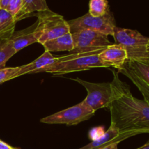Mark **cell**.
Instances as JSON below:
<instances>
[{
	"mask_svg": "<svg viewBox=\"0 0 149 149\" xmlns=\"http://www.w3.org/2000/svg\"><path fill=\"white\" fill-rule=\"evenodd\" d=\"M118 143H113L109 144L104 147H102L100 149H118Z\"/></svg>",
	"mask_w": 149,
	"mask_h": 149,
	"instance_id": "obj_23",
	"label": "cell"
},
{
	"mask_svg": "<svg viewBox=\"0 0 149 149\" xmlns=\"http://www.w3.org/2000/svg\"><path fill=\"white\" fill-rule=\"evenodd\" d=\"M125 65L149 85V59L146 61H127Z\"/></svg>",
	"mask_w": 149,
	"mask_h": 149,
	"instance_id": "obj_16",
	"label": "cell"
},
{
	"mask_svg": "<svg viewBox=\"0 0 149 149\" xmlns=\"http://www.w3.org/2000/svg\"><path fill=\"white\" fill-rule=\"evenodd\" d=\"M36 26V23H35L27 29L14 32L10 39L16 52H19L27 46L37 42V39L34 33Z\"/></svg>",
	"mask_w": 149,
	"mask_h": 149,
	"instance_id": "obj_11",
	"label": "cell"
},
{
	"mask_svg": "<svg viewBox=\"0 0 149 149\" xmlns=\"http://www.w3.org/2000/svg\"><path fill=\"white\" fill-rule=\"evenodd\" d=\"M37 20L34 33L38 43L43 45L47 41L58 38L70 32L68 21L63 16L49 9L36 13Z\"/></svg>",
	"mask_w": 149,
	"mask_h": 149,
	"instance_id": "obj_4",
	"label": "cell"
},
{
	"mask_svg": "<svg viewBox=\"0 0 149 149\" xmlns=\"http://www.w3.org/2000/svg\"><path fill=\"white\" fill-rule=\"evenodd\" d=\"M135 135H137V134L134 132H120L114 125L111 124L109 130L106 132H104L101 136L94 139L90 143L78 149H90L97 148V147L102 148L113 143H119L122 141H125V139H127Z\"/></svg>",
	"mask_w": 149,
	"mask_h": 149,
	"instance_id": "obj_10",
	"label": "cell"
},
{
	"mask_svg": "<svg viewBox=\"0 0 149 149\" xmlns=\"http://www.w3.org/2000/svg\"><path fill=\"white\" fill-rule=\"evenodd\" d=\"M10 39L0 38V69L5 68L7 61L17 53Z\"/></svg>",
	"mask_w": 149,
	"mask_h": 149,
	"instance_id": "obj_18",
	"label": "cell"
},
{
	"mask_svg": "<svg viewBox=\"0 0 149 149\" xmlns=\"http://www.w3.org/2000/svg\"><path fill=\"white\" fill-rule=\"evenodd\" d=\"M79 83L86 89L87 97L82 103L95 112L103 108H108L112 100L111 83H93L79 78L70 79Z\"/></svg>",
	"mask_w": 149,
	"mask_h": 149,
	"instance_id": "obj_6",
	"label": "cell"
},
{
	"mask_svg": "<svg viewBox=\"0 0 149 149\" xmlns=\"http://www.w3.org/2000/svg\"><path fill=\"white\" fill-rule=\"evenodd\" d=\"M23 0H11L7 10L13 17H15L21 10Z\"/></svg>",
	"mask_w": 149,
	"mask_h": 149,
	"instance_id": "obj_21",
	"label": "cell"
},
{
	"mask_svg": "<svg viewBox=\"0 0 149 149\" xmlns=\"http://www.w3.org/2000/svg\"><path fill=\"white\" fill-rule=\"evenodd\" d=\"M110 12L107 0H90L88 13L93 17H102Z\"/></svg>",
	"mask_w": 149,
	"mask_h": 149,
	"instance_id": "obj_19",
	"label": "cell"
},
{
	"mask_svg": "<svg viewBox=\"0 0 149 149\" xmlns=\"http://www.w3.org/2000/svg\"><path fill=\"white\" fill-rule=\"evenodd\" d=\"M112 71V100L108 107L111 124L120 132L149 133V104L145 100L134 97L130 86L121 81L117 72Z\"/></svg>",
	"mask_w": 149,
	"mask_h": 149,
	"instance_id": "obj_1",
	"label": "cell"
},
{
	"mask_svg": "<svg viewBox=\"0 0 149 149\" xmlns=\"http://www.w3.org/2000/svg\"><path fill=\"white\" fill-rule=\"evenodd\" d=\"M49 9L46 0H23L20 13L14 17L16 22L30 16L33 13H39Z\"/></svg>",
	"mask_w": 149,
	"mask_h": 149,
	"instance_id": "obj_14",
	"label": "cell"
},
{
	"mask_svg": "<svg viewBox=\"0 0 149 149\" xmlns=\"http://www.w3.org/2000/svg\"><path fill=\"white\" fill-rule=\"evenodd\" d=\"M15 149H19V148H15Z\"/></svg>",
	"mask_w": 149,
	"mask_h": 149,
	"instance_id": "obj_27",
	"label": "cell"
},
{
	"mask_svg": "<svg viewBox=\"0 0 149 149\" xmlns=\"http://www.w3.org/2000/svg\"><path fill=\"white\" fill-rule=\"evenodd\" d=\"M113 37L114 44L121 46L127 53V61H146L149 59V38L136 30L116 26Z\"/></svg>",
	"mask_w": 149,
	"mask_h": 149,
	"instance_id": "obj_3",
	"label": "cell"
},
{
	"mask_svg": "<svg viewBox=\"0 0 149 149\" xmlns=\"http://www.w3.org/2000/svg\"><path fill=\"white\" fill-rule=\"evenodd\" d=\"M118 73H122L124 75L130 79L132 82L134 83L135 86L138 88L146 101L149 104V85L147 84L144 81H143L141 79H140L138 76L135 75L134 73H132L129 68H127L125 65H123L122 68L118 71Z\"/></svg>",
	"mask_w": 149,
	"mask_h": 149,
	"instance_id": "obj_17",
	"label": "cell"
},
{
	"mask_svg": "<svg viewBox=\"0 0 149 149\" xmlns=\"http://www.w3.org/2000/svg\"><path fill=\"white\" fill-rule=\"evenodd\" d=\"M55 61V57H54L51 52L45 50L44 53L41 56L32 61L31 63L20 66V71L17 73V77L25 74H36L45 67L53 63Z\"/></svg>",
	"mask_w": 149,
	"mask_h": 149,
	"instance_id": "obj_12",
	"label": "cell"
},
{
	"mask_svg": "<svg viewBox=\"0 0 149 149\" xmlns=\"http://www.w3.org/2000/svg\"><path fill=\"white\" fill-rule=\"evenodd\" d=\"M42 45L45 48V50L49 52L63 51L71 52L74 49V42L71 33H66L52 40L47 41Z\"/></svg>",
	"mask_w": 149,
	"mask_h": 149,
	"instance_id": "obj_13",
	"label": "cell"
},
{
	"mask_svg": "<svg viewBox=\"0 0 149 149\" xmlns=\"http://www.w3.org/2000/svg\"><path fill=\"white\" fill-rule=\"evenodd\" d=\"M74 49L70 52H78L81 51L94 50L106 48L112 45L108 39V36L95 31L84 29L71 33Z\"/></svg>",
	"mask_w": 149,
	"mask_h": 149,
	"instance_id": "obj_8",
	"label": "cell"
},
{
	"mask_svg": "<svg viewBox=\"0 0 149 149\" xmlns=\"http://www.w3.org/2000/svg\"><path fill=\"white\" fill-rule=\"evenodd\" d=\"M68 23L71 33L84 29H89L107 36H113L114 28L116 26L115 18L111 11L102 17H93L87 13L81 17L68 20Z\"/></svg>",
	"mask_w": 149,
	"mask_h": 149,
	"instance_id": "obj_5",
	"label": "cell"
},
{
	"mask_svg": "<svg viewBox=\"0 0 149 149\" xmlns=\"http://www.w3.org/2000/svg\"><path fill=\"white\" fill-rule=\"evenodd\" d=\"M0 149H15V148L10 146V145L6 143L5 142L0 140Z\"/></svg>",
	"mask_w": 149,
	"mask_h": 149,
	"instance_id": "obj_24",
	"label": "cell"
},
{
	"mask_svg": "<svg viewBox=\"0 0 149 149\" xmlns=\"http://www.w3.org/2000/svg\"><path fill=\"white\" fill-rule=\"evenodd\" d=\"M11 0H0V9L7 10Z\"/></svg>",
	"mask_w": 149,
	"mask_h": 149,
	"instance_id": "obj_22",
	"label": "cell"
},
{
	"mask_svg": "<svg viewBox=\"0 0 149 149\" xmlns=\"http://www.w3.org/2000/svg\"><path fill=\"white\" fill-rule=\"evenodd\" d=\"M19 71L20 66L9 67L0 69V84L16 78Z\"/></svg>",
	"mask_w": 149,
	"mask_h": 149,
	"instance_id": "obj_20",
	"label": "cell"
},
{
	"mask_svg": "<svg viewBox=\"0 0 149 149\" xmlns=\"http://www.w3.org/2000/svg\"><path fill=\"white\" fill-rule=\"evenodd\" d=\"M148 51L149 52V41H148Z\"/></svg>",
	"mask_w": 149,
	"mask_h": 149,
	"instance_id": "obj_26",
	"label": "cell"
},
{
	"mask_svg": "<svg viewBox=\"0 0 149 149\" xmlns=\"http://www.w3.org/2000/svg\"><path fill=\"white\" fill-rule=\"evenodd\" d=\"M105 48L94 50L70 52L69 54L55 58V62L39 71L46 72L53 77H60L76 71L90 70L93 68H109L99 58V53Z\"/></svg>",
	"mask_w": 149,
	"mask_h": 149,
	"instance_id": "obj_2",
	"label": "cell"
},
{
	"mask_svg": "<svg viewBox=\"0 0 149 149\" xmlns=\"http://www.w3.org/2000/svg\"><path fill=\"white\" fill-rule=\"evenodd\" d=\"M137 149H149V140L147 141L146 143H145L143 146H142Z\"/></svg>",
	"mask_w": 149,
	"mask_h": 149,
	"instance_id": "obj_25",
	"label": "cell"
},
{
	"mask_svg": "<svg viewBox=\"0 0 149 149\" xmlns=\"http://www.w3.org/2000/svg\"><path fill=\"white\" fill-rule=\"evenodd\" d=\"M99 58L108 67H113L118 71L127 61L128 57L126 50L121 46L112 44L99 53Z\"/></svg>",
	"mask_w": 149,
	"mask_h": 149,
	"instance_id": "obj_9",
	"label": "cell"
},
{
	"mask_svg": "<svg viewBox=\"0 0 149 149\" xmlns=\"http://www.w3.org/2000/svg\"><path fill=\"white\" fill-rule=\"evenodd\" d=\"M17 22L7 10L0 9V38H11Z\"/></svg>",
	"mask_w": 149,
	"mask_h": 149,
	"instance_id": "obj_15",
	"label": "cell"
},
{
	"mask_svg": "<svg viewBox=\"0 0 149 149\" xmlns=\"http://www.w3.org/2000/svg\"><path fill=\"white\" fill-rule=\"evenodd\" d=\"M95 113V112L93 109L81 102L72 107L42 118L40 119V122L49 125H66L72 126L88 120L94 116Z\"/></svg>",
	"mask_w": 149,
	"mask_h": 149,
	"instance_id": "obj_7",
	"label": "cell"
}]
</instances>
